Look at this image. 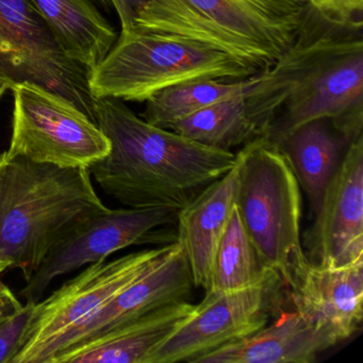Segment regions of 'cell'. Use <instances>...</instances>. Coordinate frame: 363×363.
I'll list each match as a JSON object with an SVG mask.
<instances>
[{
  "mask_svg": "<svg viewBox=\"0 0 363 363\" xmlns=\"http://www.w3.org/2000/svg\"><path fill=\"white\" fill-rule=\"evenodd\" d=\"M235 206L263 263L290 288L309 264L301 244V186L274 142L258 137L235 154Z\"/></svg>",
  "mask_w": 363,
  "mask_h": 363,
  "instance_id": "5",
  "label": "cell"
},
{
  "mask_svg": "<svg viewBox=\"0 0 363 363\" xmlns=\"http://www.w3.org/2000/svg\"><path fill=\"white\" fill-rule=\"evenodd\" d=\"M258 73L194 42L142 31L121 33L91 72L95 99L146 101L159 91L197 79L243 80Z\"/></svg>",
  "mask_w": 363,
  "mask_h": 363,
  "instance_id": "6",
  "label": "cell"
},
{
  "mask_svg": "<svg viewBox=\"0 0 363 363\" xmlns=\"http://www.w3.org/2000/svg\"><path fill=\"white\" fill-rule=\"evenodd\" d=\"M93 121L109 141L90 167L101 190L128 208L179 211L235 164L230 150L208 147L139 118L123 101L95 99Z\"/></svg>",
  "mask_w": 363,
  "mask_h": 363,
  "instance_id": "2",
  "label": "cell"
},
{
  "mask_svg": "<svg viewBox=\"0 0 363 363\" xmlns=\"http://www.w3.org/2000/svg\"><path fill=\"white\" fill-rule=\"evenodd\" d=\"M274 143L286 156L299 186L306 193L311 213L315 216L325 191L352 142L329 121L316 120Z\"/></svg>",
  "mask_w": 363,
  "mask_h": 363,
  "instance_id": "18",
  "label": "cell"
},
{
  "mask_svg": "<svg viewBox=\"0 0 363 363\" xmlns=\"http://www.w3.org/2000/svg\"><path fill=\"white\" fill-rule=\"evenodd\" d=\"M35 305V303H26L0 322V363H12L22 348Z\"/></svg>",
  "mask_w": 363,
  "mask_h": 363,
  "instance_id": "23",
  "label": "cell"
},
{
  "mask_svg": "<svg viewBox=\"0 0 363 363\" xmlns=\"http://www.w3.org/2000/svg\"><path fill=\"white\" fill-rule=\"evenodd\" d=\"M0 281H1V280H0Z\"/></svg>",
  "mask_w": 363,
  "mask_h": 363,
  "instance_id": "28",
  "label": "cell"
},
{
  "mask_svg": "<svg viewBox=\"0 0 363 363\" xmlns=\"http://www.w3.org/2000/svg\"><path fill=\"white\" fill-rule=\"evenodd\" d=\"M308 3L339 20L363 22V0H308Z\"/></svg>",
  "mask_w": 363,
  "mask_h": 363,
  "instance_id": "24",
  "label": "cell"
},
{
  "mask_svg": "<svg viewBox=\"0 0 363 363\" xmlns=\"http://www.w3.org/2000/svg\"><path fill=\"white\" fill-rule=\"evenodd\" d=\"M238 164L206 186L178 211L177 243L184 252L195 288H209L212 264L235 205Z\"/></svg>",
  "mask_w": 363,
  "mask_h": 363,
  "instance_id": "15",
  "label": "cell"
},
{
  "mask_svg": "<svg viewBox=\"0 0 363 363\" xmlns=\"http://www.w3.org/2000/svg\"><path fill=\"white\" fill-rule=\"evenodd\" d=\"M273 282L281 280L263 263L235 205L216 250L206 291L231 292Z\"/></svg>",
  "mask_w": 363,
  "mask_h": 363,
  "instance_id": "20",
  "label": "cell"
},
{
  "mask_svg": "<svg viewBox=\"0 0 363 363\" xmlns=\"http://www.w3.org/2000/svg\"><path fill=\"white\" fill-rule=\"evenodd\" d=\"M0 71L65 97L93 121L91 72L67 56L31 0H0Z\"/></svg>",
  "mask_w": 363,
  "mask_h": 363,
  "instance_id": "9",
  "label": "cell"
},
{
  "mask_svg": "<svg viewBox=\"0 0 363 363\" xmlns=\"http://www.w3.org/2000/svg\"><path fill=\"white\" fill-rule=\"evenodd\" d=\"M14 95L10 155L61 167H86L109 152L107 137L75 104L31 82Z\"/></svg>",
  "mask_w": 363,
  "mask_h": 363,
  "instance_id": "7",
  "label": "cell"
},
{
  "mask_svg": "<svg viewBox=\"0 0 363 363\" xmlns=\"http://www.w3.org/2000/svg\"><path fill=\"white\" fill-rule=\"evenodd\" d=\"M280 286L273 282L231 292L206 291L191 315L152 350L147 363H193L252 335L267 325L278 307Z\"/></svg>",
  "mask_w": 363,
  "mask_h": 363,
  "instance_id": "11",
  "label": "cell"
},
{
  "mask_svg": "<svg viewBox=\"0 0 363 363\" xmlns=\"http://www.w3.org/2000/svg\"><path fill=\"white\" fill-rule=\"evenodd\" d=\"M188 301L165 306L95 339L57 352L48 363H147L152 350L194 310Z\"/></svg>",
  "mask_w": 363,
  "mask_h": 363,
  "instance_id": "16",
  "label": "cell"
},
{
  "mask_svg": "<svg viewBox=\"0 0 363 363\" xmlns=\"http://www.w3.org/2000/svg\"><path fill=\"white\" fill-rule=\"evenodd\" d=\"M308 0H150L133 30L194 42L260 74L292 45Z\"/></svg>",
  "mask_w": 363,
  "mask_h": 363,
  "instance_id": "4",
  "label": "cell"
},
{
  "mask_svg": "<svg viewBox=\"0 0 363 363\" xmlns=\"http://www.w3.org/2000/svg\"><path fill=\"white\" fill-rule=\"evenodd\" d=\"M69 58L92 72L110 52L116 29L92 0H31Z\"/></svg>",
  "mask_w": 363,
  "mask_h": 363,
  "instance_id": "19",
  "label": "cell"
},
{
  "mask_svg": "<svg viewBox=\"0 0 363 363\" xmlns=\"http://www.w3.org/2000/svg\"><path fill=\"white\" fill-rule=\"evenodd\" d=\"M177 216L178 210L169 207L108 208L86 218L50 250L21 291V296L26 303H39L57 278L105 261L129 246L175 243Z\"/></svg>",
  "mask_w": 363,
  "mask_h": 363,
  "instance_id": "8",
  "label": "cell"
},
{
  "mask_svg": "<svg viewBox=\"0 0 363 363\" xmlns=\"http://www.w3.org/2000/svg\"><path fill=\"white\" fill-rule=\"evenodd\" d=\"M150 1V0H110L120 18L122 26L121 33H128L135 29L140 13Z\"/></svg>",
  "mask_w": 363,
  "mask_h": 363,
  "instance_id": "25",
  "label": "cell"
},
{
  "mask_svg": "<svg viewBox=\"0 0 363 363\" xmlns=\"http://www.w3.org/2000/svg\"><path fill=\"white\" fill-rule=\"evenodd\" d=\"M288 290L295 311L337 343L358 330L363 318V262L341 267L309 262Z\"/></svg>",
  "mask_w": 363,
  "mask_h": 363,
  "instance_id": "14",
  "label": "cell"
},
{
  "mask_svg": "<svg viewBox=\"0 0 363 363\" xmlns=\"http://www.w3.org/2000/svg\"><path fill=\"white\" fill-rule=\"evenodd\" d=\"M258 137L276 142L327 120L348 141L363 135V23L308 3L292 45L258 75L245 99Z\"/></svg>",
  "mask_w": 363,
  "mask_h": 363,
  "instance_id": "1",
  "label": "cell"
},
{
  "mask_svg": "<svg viewBox=\"0 0 363 363\" xmlns=\"http://www.w3.org/2000/svg\"><path fill=\"white\" fill-rule=\"evenodd\" d=\"M258 75L243 80H191L163 89L145 101L143 118L154 126L167 128L208 106L247 95L256 84Z\"/></svg>",
  "mask_w": 363,
  "mask_h": 363,
  "instance_id": "21",
  "label": "cell"
},
{
  "mask_svg": "<svg viewBox=\"0 0 363 363\" xmlns=\"http://www.w3.org/2000/svg\"><path fill=\"white\" fill-rule=\"evenodd\" d=\"M97 3L99 4V6L104 8V9L109 10L110 7H111V3H110V0H96Z\"/></svg>",
  "mask_w": 363,
  "mask_h": 363,
  "instance_id": "27",
  "label": "cell"
},
{
  "mask_svg": "<svg viewBox=\"0 0 363 363\" xmlns=\"http://www.w3.org/2000/svg\"><path fill=\"white\" fill-rule=\"evenodd\" d=\"M176 243V242H175ZM173 244L101 261L35 303L22 348L12 363H40L46 348L158 262Z\"/></svg>",
  "mask_w": 363,
  "mask_h": 363,
  "instance_id": "10",
  "label": "cell"
},
{
  "mask_svg": "<svg viewBox=\"0 0 363 363\" xmlns=\"http://www.w3.org/2000/svg\"><path fill=\"white\" fill-rule=\"evenodd\" d=\"M194 288L190 265L176 242L141 277L55 340L46 348L40 363H48L65 348L95 339L165 306L188 301Z\"/></svg>",
  "mask_w": 363,
  "mask_h": 363,
  "instance_id": "13",
  "label": "cell"
},
{
  "mask_svg": "<svg viewBox=\"0 0 363 363\" xmlns=\"http://www.w3.org/2000/svg\"><path fill=\"white\" fill-rule=\"evenodd\" d=\"M337 342L296 311L282 313L239 341L195 359L193 363H311Z\"/></svg>",
  "mask_w": 363,
  "mask_h": 363,
  "instance_id": "17",
  "label": "cell"
},
{
  "mask_svg": "<svg viewBox=\"0 0 363 363\" xmlns=\"http://www.w3.org/2000/svg\"><path fill=\"white\" fill-rule=\"evenodd\" d=\"M303 235L308 260L324 267L363 262V135L347 152Z\"/></svg>",
  "mask_w": 363,
  "mask_h": 363,
  "instance_id": "12",
  "label": "cell"
},
{
  "mask_svg": "<svg viewBox=\"0 0 363 363\" xmlns=\"http://www.w3.org/2000/svg\"><path fill=\"white\" fill-rule=\"evenodd\" d=\"M247 95L208 106L165 129L216 150H230L245 145L258 138L246 111Z\"/></svg>",
  "mask_w": 363,
  "mask_h": 363,
  "instance_id": "22",
  "label": "cell"
},
{
  "mask_svg": "<svg viewBox=\"0 0 363 363\" xmlns=\"http://www.w3.org/2000/svg\"><path fill=\"white\" fill-rule=\"evenodd\" d=\"M108 209L90 169L0 155V274L28 281L50 250L86 218Z\"/></svg>",
  "mask_w": 363,
  "mask_h": 363,
  "instance_id": "3",
  "label": "cell"
},
{
  "mask_svg": "<svg viewBox=\"0 0 363 363\" xmlns=\"http://www.w3.org/2000/svg\"><path fill=\"white\" fill-rule=\"evenodd\" d=\"M14 84H16L6 74L0 71V99L6 94L7 91L13 88Z\"/></svg>",
  "mask_w": 363,
  "mask_h": 363,
  "instance_id": "26",
  "label": "cell"
}]
</instances>
